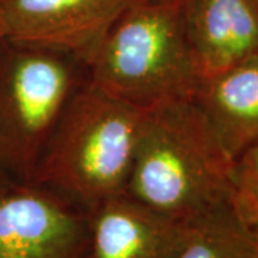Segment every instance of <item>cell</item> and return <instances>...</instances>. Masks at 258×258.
<instances>
[{"instance_id":"obj_1","label":"cell","mask_w":258,"mask_h":258,"mask_svg":"<svg viewBox=\"0 0 258 258\" xmlns=\"http://www.w3.org/2000/svg\"><path fill=\"white\" fill-rule=\"evenodd\" d=\"M231 164L194 99L164 103L144 112L125 194L191 224L228 203Z\"/></svg>"},{"instance_id":"obj_2","label":"cell","mask_w":258,"mask_h":258,"mask_svg":"<svg viewBox=\"0 0 258 258\" xmlns=\"http://www.w3.org/2000/svg\"><path fill=\"white\" fill-rule=\"evenodd\" d=\"M144 112L88 82L72 95L30 181L85 210L125 194Z\"/></svg>"},{"instance_id":"obj_3","label":"cell","mask_w":258,"mask_h":258,"mask_svg":"<svg viewBox=\"0 0 258 258\" xmlns=\"http://www.w3.org/2000/svg\"><path fill=\"white\" fill-rule=\"evenodd\" d=\"M85 62L89 83L139 111L192 99L200 82L179 5L135 0Z\"/></svg>"},{"instance_id":"obj_4","label":"cell","mask_w":258,"mask_h":258,"mask_svg":"<svg viewBox=\"0 0 258 258\" xmlns=\"http://www.w3.org/2000/svg\"><path fill=\"white\" fill-rule=\"evenodd\" d=\"M63 53L2 45L0 151L15 178L30 181L74 95L75 72Z\"/></svg>"},{"instance_id":"obj_5","label":"cell","mask_w":258,"mask_h":258,"mask_svg":"<svg viewBox=\"0 0 258 258\" xmlns=\"http://www.w3.org/2000/svg\"><path fill=\"white\" fill-rule=\"evenodd\" d=\"M86 249L83 207L33 181L0 184V258H85Z\"/></svg>"},{"instance_id":"obj_6","label":"cell","mask_w":258,"mask_h":258,"mask_svg":"<svg viewBox=\"0 0 258 258\" xmlns=\"http://www.w3.org/2000/svg\"><path fill=\"white\" fill-rule=\"evenodd\" d=\"M135 0H0V43L83 60Z\"/></svg>"},{"instance_id":"obj_7","label":"cell","mask_w":258,"mask_h":258,"mask_svg":"<svg viewBox=\"0 0 258 258\" xmlns=\"http://www.w3.org/2000/svg\"><path fill=\"white\" fill-rule=\"evenodd\" d=\"M86 212L85 258H175L192 224L168 218L128 194L111 197Z\"/></svg>"},{"instance_id":"obj_8","label":"cell","mask_w":258,"mask_h":258,"mask_svg":"<svg viewBox=\"0 0 258 258\" xmlns=\"http://www.w3.org/2000/svg\"><path fill=\"white\" fill-rule=\"evenodd\" d=\"M179 13L200 79L258 56V0H181Z\"/></svg>"},{"instance_id":"obj_9","label":"cell","mask_w":258,"mask_h":258,"mask_svg":"<svg viewBox=\"0 0 258 258\" xmlns=\"http://www.w3.org/2000/svg\"><path fill=\"white\" fill-rule=\"evenodd\" d=\"M192 99L234 161L258 142V56L201 78Z\"/></svg>"},{"instance_id":"obj_10","label":"cell","mask_w":258,"mask_h":258,"mask_svg":"<svg viewBox=\"0 0 258 258\" xmlns=\"http://www.w3.org/2000/svg\"><path fill=\"white\" fill-rule=\"evenodd\" d=\"M175 258H255V237L225 203L191 224Z\"/></svg>"},{"instance_id":"obj_11","label":"cell","mask_w":258,"mask_h":258,"mask_svg":"<svg viewBox=\"0 0 258 258\" xmlns=\"http://www.w3.org/2000/svg\"><path fill=\"white\" fill-rule=\"evenodd\" d=\"M228 205L235 217L258 235V142L241 152L231 164Z\"/></svg>"},{"instance_id":"obj_12","label":"cell","mask_w":258,"mask_h":258,"mask_svg":"<svg viewBox=\"0 0 258 258\" xmlns=\"http://www.w3.org/2000/svg\"><path fill=\"white\" fill-rule=\"evenodd\" d=\"M9 178H15L13 174L10 172L9 165H8V162H6V159L3 157V154H2V151H0V184L2 182H5L6 179H9Z\"/></svg>"},{"instance_id":"obj_13","label":"cell","mask_w":258,"mask_h":258,"mask_svg":"<svg viewBox=\"0 0 258 258\" xmlns=\"http://www.w3.org/2000/svg\"><path fill=\"white\" fill-rule=\"evenodd\" d=\"M139 2H148V3H165V5H179L181 0H139Z\"/></svg>"},{"instance_id":"obj_14","label":"cell","mask_w":258,"mask_h":258,"mask_svg":"<svg viewBox=\"0 0 258 258\" xmlns=\"http://www.w3.org/2000/svg\"><path fill=\"white\" fill-rule=\"evenodd\" d=\"M255 237V258H258V235H254Z\"/></svg>"},{"instance_id":"obj_15","label":"cell","mask_w":258,"mask_h":258,"mask_svg":"<svg viewBox=\"0 0 258 258\" xmlns=\"http://www.w3.org/2000/svg\"><path fill=\"white\" fill-rule=\"evenodd\" d=\"M0 50H2V43H0Z\"/></svg>"}]
</instances>
